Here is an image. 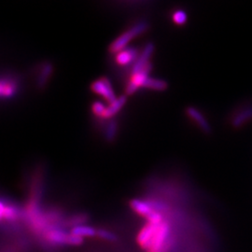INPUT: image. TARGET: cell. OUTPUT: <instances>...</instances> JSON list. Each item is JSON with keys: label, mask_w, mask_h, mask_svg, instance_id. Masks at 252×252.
Segmentation results:
<instances>
[{"label": "cell", "mask_w": 252, "mask_h": 252, "mask_svg": "<svg viewBox=\"0 0 252 252\" xmlns=\"http://www.w3.org/2000/svg\"><path fill=\"white\" fill-rule=\"evenodd\" d=\"M150 28V25L147 22H140L135 26L130 27L125 33H123L109 46V52L111 54H117L121 51L127 48V45L136 36L144 34Z\"/></svg>", "instance_id": "6da1fadb"}, {"label": "cell", "mask_w": 252, "mask_h": 252, "mask_svg": "<svg viewBox=\"0 0 252 252\" xmlns=\"http://www.w3.org/2000/svg\"><path fill=\"white\" fill-rule=\"evenodd\" d=\"M45 238L50 243L55 245H70L80 246L83 242V238L74 234H67L59 229H52L45 233Z\"/></svg>", "instance_id": "7a4b0ae2"}, {"label": "cell", "mask_w": 252, "mask_h": 252, "mask_svg": "<svg viewBox=\"0 0 252 252\" xmlns=\"http://www.w3.org/2000/svg\"><path fill=\"white\" fill-rule=\"evenodd\" d=\"M92 91L101 95L104 99L108 101V104H111L117 99L114 90L110 81L107 78H101L92 83Z\"/></svg>", "instance_id": "3957f363"}, {"label": "cell", "mask_w": 252, "mask_h": 252, "mask_svg": "<svg viewBox=\"0 0 252 252\" xmlns=\"http://www.w3.org/2000/svg\"><path fill=\"white\" fill-rule=\"evenodd\" d=\"M152 69H153V63H151L149 65H147L142 71L132 76L131 80L126 86V93L127 95L134 94L139 88L143 87L145 81L150 77L149 75L152 71Z\"/></svg>", "instance_id": "277c9868"}, {"label": "cell", "mask_w": 252, "mask_h": 252, "mask_svg": "<svg viewBox=\"0 0 252 252\" xmlns=\"http://www.w3.org/2000/svg\"><path fill=\"white\" fill-rule=\"evenodd\" d=\"M18 89V81L15 78L9 76L0 77V99L14 97Z\"/></svg>", "instance_id": "5b68a950"}, {"label": "cell", "mask_w": 252, "mask_h": 252, "mask_svg": "<svg viewBox=\"0 0 252 252\" xmlns=\"http://www.w3.org/2000/svg\"><path fill=\"white\" fill-rule=\"evenodd\" d=\"M169 232H170V227L168 225V223L162 221L159 226L158 231L156 232V234L153 237V241L148 250V252H160V251L163 248L166 239L168 238Z\"/></svg>", "instance_id": "8992f818"}, {"label": "cell", "mask_w": 252, "mask_h": 252, "mask_svg": "<svg viewBox=\"0 0 252 252\" xmlns=\"http://www.w3.org/2000/svg\"><path fill=\"white\" fill-rule=\"evenodd\" d=\"M153 53H154V44L150 42L145 46L143 51L139 54L136 61L133 64L132 71H131L132 76L142 71L147 65H149L151 63L150 59L153 56Z\"/></svg>", "instance_id": "52a82bcc"}, {"label": "cell", "mask_w": 252, "mask_h": 252, "mask_svg": "<svg viewBox=\"0 0 252 252\" xmlns=\"http://www.w3.org/2000/svg\"><path fill=\"white\" fill-rule=\"evenodd\" d=\"M159 226L160 224L153 223H148L147 225L144 226L137 235V243L145 250H149L153 237L159 229Z\"/></svg>", "instance_id": "ba28073f"}, {"label": "cell", "mask_w": 252, "mask_h": 252, "mask_svg": "<svg viewBox=\"0 0 252 252\" xmlns=\"http://www.w3.org/2000/svg\"><path fill=\"white\" fill-rule=\"evenodd\" d=\"M186 113L197 126L199 128L202 130V132L206 134H210L212 131L211 126L209 122L207 121L206 116L199 110L198 108L194 107H188L186 108Z\"/></svg>", "instance_id": "9c48e42d"}, {"label": "cell", "mask_w": 252, "mask_h": 252, "mask_svg": "<svg viewBox=\"0 0 252 252\" xmlns=\"http://www.w3.org/2000/svg\"><path fill=\"white\" fill-rule=\"evenodd\" d=\"M130 207L137 214L145 217L147 220L155 212L150 202H146L141 199H133L130 202Z\"/></svg>", "instance_id": "30bf717a"}, {"label": "cell", "mask_w": 252, "mask_h": 252, "mask_svg": "<svg viewBox=\"0 0 252 252\" xmlns=\"http://www.w3.org/2000/svg\"><path fill=\"white\" fill-rule=\"evenodd\" d=\"M138 52L137 50L130 47V48H126L125 50L121 51L120 53L116 54V62L120 65H128L131 63H135L138 57Z\"/></svg>", "instance_id": "8fae6325"}, {"label": "cell", "mask_w": 252, "mask_h": 252, "mask_svg": "<svg viewBox=\"0 0 252 252\" xmlns=\"http://www.w3.org/2000/svg\"><path fill=\"white\" fill-rule=\"evenodd\" d=\"M252 120V106L242 108L234 115L231 124L234 128H240Z\"/></svg>", "instance_id": "7c38bea8"}, {"label": "cell", "mask_w": 252, "mask_h": 252, "mask_svg": "<svg viewBox=\"0 0 252 252\" xmlns=\"http://www.w3.org/2000/svg\"><path fill=\"white\" fill-rule=\"evenodd\" d=\"M126 101H127V97H126V95L117 97V99L115 100L114 102H112L111 104H109L108 107H107V109H106V111L104 113V116H103L102 119L111 120L122 108L125 107Z\"/></svg>", "instance_id": "4fadbf2b"}, {"label": "cell", "mask_w": 252, "mask_h": 252, "mask_svg": "<svg viewBox=\"0 0 252 252\" xmlns=\"http://www.w3.org/2000/svg\"><path fill=\"white\" fill-rule=\"evenodd\" d=\"M53 72H54V65L52 63H45L42 65L40 72L38 74L37 79H36V86L38 89L45 88L48 81L51 78Z\"/></svg>", "instance_id": "5bb4252c"}, {"label": "cell", "mask_w": 252, "mask_h": 252, "mask_svg": "<svg viewBox=\"0 0 252 252\" xmlns=\"http://www.w3.org/2000/svg\"><path fill=\"white\" fill-rule=\"evenodd\" d=\"M143 87L147 89H151L153 91H158V92H163L166 90L168 87L167 82L162 80V79H156V78H151L149 77L145 81Z\"/></svg>", "instance_id": "9a60e30c"}, {"label": "cell", "mask_w": 252, "mask_h": 252, "mask_svg": "<svg viewBox=\"0 0 252 252\" xmlns=\"http://www.w3.org/2000/svg\"><path fill=\"white\" fill-rule=\"evenodd\" d=\"M70 233L74 234V235L80 236L81 238H84V237L95 236L97 234V231L94 228L90 227V226L79 225L73 227Z\"/></svg>", "instance_id": "2e32d148"}, {"label": "cell", "mask_w": 252, "mask_h": 252, "mask_svg": "<svg viewBox=\"0 0 252 252\" xmlns=\"http://www.w3.org/2000/svg\"><path fill=\"white\" fill-rule=\"evenodd\" d=\"M118 133V124L115 120L108 121L106 131H105V138L108 142H113L116 139Z\"/></svg>", "instance_id": "e0dca14e"}, {"label": "cell", "mask_w": 252, "mask_h": 252, "mask_svg": "<svg viewBox=\"0 0 252 252\" xmlns=\"http://www.w3.org/2000/svg\"><path fill=\"white\" fill-rule=\"evenodd\" d=\"M172 18L175 22V24H177L179 26H183L188 21V15H187L186 11H184L183 9H178L174 12Z\"/></svg>", "instance_id": "ac0fdd59"}, {"label": "cell", "mask_w": 252, "mask_h": 252, "mask_svg": "<svg viewBox=\"0 0 252 252\" xmlns=\"http://www.w3.org/2000/svg\"><path fill=\"white\" fill-rule=\"evenodd\" d=\"M96 235L100 237L101 239H104V240H107V241H116L117 240V236L113 233L107 231V230H104V229H100L97 230V234Z\"/></svg>", "instance_id": "d6986e66"}, {"label": "cell", "mask_w": 252, "mask_h": 252, "mask_svg": "<svg viewBox=\"0 0 252 252\" xmlns=\"http://www.w3.org/2000/svg\"><path fill=\"white\" fill-rule=\"evenodd\" d=\"M107 109V107L105 106V104H103L100 101H96L93 104V112L94 114H95L97 117L103 118L104 113Z\"/></svg>", "instance_id": "ffe728a7"}, {"label": "cell", "mask_w": 252, "mask_h": 252, "mask_svg": "<svg viewBox=\"0 0 252 252\" xmlns=\"http://www.w3.org/2000/svg\"><path fill=\"white\" fill-rule=\"evenodd\" d=\"M6 204L4 202L0 201V220H4V213H5V209H6Z\"/></svg>", "instance_id": "44dd1931"}]
</instances>
